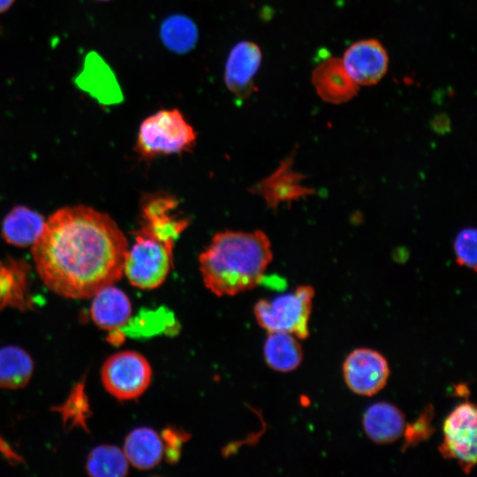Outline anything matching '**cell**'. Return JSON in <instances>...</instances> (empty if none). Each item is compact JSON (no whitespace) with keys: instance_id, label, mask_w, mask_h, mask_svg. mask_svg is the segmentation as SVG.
<instances>
[{"instance_id":"obj_1","label":"cell","mask_w":477,"mask_h":477,"mask_svg":"<svg viewBox=\"0 0 477 477\" xmlns=\"http://www.w3.org/2000/svg\"><path fill=\"white\" fill-rule=\"evenodd\" d=\"M128 242L107 214L84 205L62 208L32 245L46 286L69 299L91 298L123 275Z\"/></svg>"},{"instance_id":"obj_2","label":"cell","mask_w":477,"mask_h":477,"mask_svg":"<svg viewBox=\"0 0 477 477\" xmlns=\"http://www.w3.org/2000/svg\"><path fill=\"white\" fill-rule=\"evenodd\" d=\"M271 260L263 231H225L213 237L199 263L205 286L217 296H231L256 286Z\"/></svg>"},{"instance_id":"obj_3","label":"cell","mask_w":477,"mask_h":477,"mask_svg":"<svg viewBox=\"0 0 477 477\" xmlns=\"http://www.w3.org/2000/svg\"><path fill=\"white\" fill-rule=\"evenodd\" d=\"M197 133L178 109H163L147 117L139 127L136 150L145 158L190 150Z\"/></svg>"},{"instance_id":"obj_4","label":"cell","mask_w":477,"mask_h":477,"mask_svg":"<svg viewBox=\"0 0 477 477\" xmlns=\"http://www.w3.org/2000/svg\"><path fill=\"white\" fill-rule=\"evenodd\" d=\"M135 240L128 248L123 273L134 287L152 290L167 278L173 264V248L156 238L138 229Z\"/></svg>"},{"instance_id":"obj_5","label":"cell","mask_w":477,"mask_h":477,"mask_svg":"<svg viewBox=\"0 0 477 477\" xmlns=\"http://www.w3.org/2000/svg\"><path fill=\"white\" fill-rule=\"evenodd\" d=\"M314 295V289L305 285L271 299H261L254 307L256 321L269 332H287L304 339L309 335Z\"/></svg>"},{"instance_id":"obj_6","label":"cell","mask_w":477,"mask_h":477,"mask_svg":"<svg viewBox=\"0 0 477 477\" xmlns=\"http://www.w3.org/2000/svg\"><path fill=\"white\" fill-rule=\"evenodd\" d=\"M443 440L439 446L443 458L456 460L469 474L477 458V412L473 404L457 406L443 422Z\"/></svg>"},{"instance_id":"obj_7","label":"cell","mask_w":477,"mask_h":477,"mask_svg":"<svg viewBox=\"0 0 477 477\" xmlns=\"http://www.w3.org/2000/svg\"><path fill=\"white\" fill-rule=\"evenodd\" d=\"M101 374L104 388L120 400L139 398L148 388L152 379L149 362L133 351L111 355L104 362Z\"/></svg>"},{"instance_id":"obj_8","label":"cell","mask_w":477,"mask_h":477,"mask_svg":"<svg viewBox=\"0 0 477 477\" xmlns=\"http://www.w3.org/2000/svg\"><path fill=\"white\" fill-rule=\"evenodd\" d=\"M344 379L354 393L370 397L387 383L390 367L386 359L371 349H356L343 364Z\"/></svg>"},{"instance_id":"obj_9","label":"cell","mask_w":477,"mask_h":477,"mask_svg":"<svg viewBox=\"0 0 477 477\" xmlns=\"http://www.w3.org/2000/svg\"><path fill=\"white\" fill-rule=\"evenodd\" d=\"M262 62V52L255 42L244 40L230 50L223 70V81L228 90L246 99L254 91L255 78Z\"/></svg>"},{"instance_id":"obj_10","label":"cell","mask_w":477,"mask_h":477,"mask_svg":"<svg viewBox=\"0 0 477 477\" xmlns=\"http://www.w3.org/2000/svg\"><path fill=\"white\" fill-rule=\"evenodd\" d=\"M344 69L358 86L377 84L386 74L389 56L375 39H364L350 45L341 59Z\"/></svg>"},{"instance_id":"obj_11","label":"cell","mask_w":477,"mask_h":477,"mask_svg":"<svg viewBox=\"0 0 477 477\" xmlns=\"http://www.w3.org/2000/svg\"><path fill=\"white\" fill-rule=\"evenodd\" d=\"M178 201L168 194H151L142 201L140 230L174 246L175 241L188 226L186 218H178L172 211Z\"/></svg>"},{"instance_id":"obj_12","label":"cell","mask_w":477,"mask_h":477,"mask_svg":"<svg viewBox=\"0 0 477 477\" xmlns=\"http://www.w3.org/2000/svg\"><path fill=\"white\" fill-rule=\"evenodd\" d=\"M311 80L317 95L324 102L334 104L352 100L360 87L338 57H329L319 64L312 72Z\"/></svg>"},{"instance_id":"obj_13","label":"cell","mask_w":477,"mask_h":477,"mask_svg":"<svg viewBox=\"0 0 477 477\" xmlns=\"http://www.w3.org/2000/svg\"><path fill=\"white\" fill-rule=\"evenodd\" d=\"M91 298V317L99 328L116 330L123 328L130 320V299L113 284L100 289Z\"/></svg>"},{"instance_id":"obj_14","label":"cell","mask_w":477,"mask_h":477,"mask_svg":"<svg viewBox=\"0 0 477 477\" xmlns=\"http://www.w3.org/2000/svg\"><path fill=\"white\" fill-rule=\"evenodd\" d=\"M292 158H287L266 179L254 186L253 191L261 195L267 204L276 208L282 202L298 200L309 193L300 185V175L292 169Z\"/></svg>"},{"instance_id":"obj_15","label":"cell","mask_w":477,"mask_h":477,"mask_svg":"<svg viewBox=\"0 0 477 477\" xmlns=\"http://www.w3.org/2000/svg\"><path fill=\"white\" fill-rule=\"evenodd\" d=\"M363 428L373 442L387 444L396 442L403 435L405 420L398 407L380 402L370 405L365 412Z\"/></svg>"},{"instance_id":"obj_16","label":"cell","mask_w":477,"mask_h":477,"mask_svg":"<svg viewBox=\"0 0 477 477\" xmlns=\"http://www.w3.org/2000/svg\"><path fill=\"white\" fill-rule=\"evenodd\" d=\"M123 451L128 462L134 467L148 470L162 460L164 452L163 440L150 428H138L125 437Z\"/></svg>"},{"instance_id":"obj_17","label":"cell","mask_w":477,"mask_h":477,"mask_svg":"<svg viewBox=\"0 0 477 477\" xmlns=\"http://www.w3.org/2000/svg\"><path fill=\"white\" fill-rule=\"evenodd\" d=\"M298 337L287 332H269L264 343V359L278 372L295 370L302 361L303 351Z\"/></svg>"},{"instance_id":"obj_18","label":"cell","mask_w":477,"mask_h":477,"mask_svg":"<svg viewBox=\"0 0 477 477\" xmlns=\"http://www.w3.org/2000/svg\"><path fill=\"white\" fill-rule=\"evenodd\" d=\"M45 221L43 217L26 207L14 208L4 218L3 236L14 246L33 245L41 234Z\"/></svg>"},{"instance_id":"obj_19","label":"cell","mask_w":477,"mask_h":477,"mask_svg":"<svg viewBox=\"0 0 477 477\" xmlns=\"http://www.w3.org/2000/svg\"><path fill=\"white\" fill-rule=\"evenodd\" d=\"M33 370V360L23 349L13 345L0 349V388L15 390L26 386Z\"/></svg>"},{"instance_id":"obj_20","label":"cell","mask_w":477,"mask_h":477,"mask_svg":"<svg viewBox=\"0 0 477 477\" xmlns=\"http://www.w3.org/2000/svg\"><path fill=\"white\" fill-rule=\"evenodd\" d=\"M160 38L164 46L178 54L192 50L198 41V28L194 21L183 14L167 17L160 26Z\"/></svg>"},{"instance_id":"obj_21","label":"cell","mask_w":477,"mask_h":477,"mask_svg":"<svg viewBox=\"0 0 477 477\" xmlns=\"http://www.w3.org/2000/svg\"><path fill=\"white\" fill-rule=\"evenodd\" d=\"M129 462L123 451L114 445L103 444L88 454L86 470L95 477H122L128 473Z\"/></svg>"},{"instance_id":"obj_22","label":"cell","mask_w":477,"mask_h":477,"mask_svg":"<svg viewBox=\"0 0 477 477\" xmlns=\"http://www.w3.org/2000/svg\"><path fill=\"white\" fill-rule=\"evenodd\" d=\"M26 297L21 274L0 266V309L7 306L26 308L29 306Z\"/></svg>"},{"instance_id":"obj_23","label":"cell","mask_w":477,"mask_h":477,"mask_svg":"<svg viewBox=\"0 0 477 477\" xmlns=\"http://www.w3.org/2000/svg\"><path fill=\"white\" fill-rule=\"evenodd\" d=\"M59 412L67 425L86 428V420L89 413V405L82 382L73 388L67 400L59 408Z\"/></svg>"},{"instance_id":"obj_24","label":"cell","mask_w":477,"mask_h":477,"mask_svg":"<svg viewBox=\"0 0 477 477\" xmlns=\"http://www.w3.org/2000/svg\"><path fill=\"white\" fill-rule=\"evenodd\" d=\"M434 414V407L432 405H428L422 411V413L413 422L405 425L403 433V451L411 447H414L431 437L435 432V428L432 425Z\"/></svg>"},{"instance_id":"obj_25","label":"cell","mask_w":477,"mask_h":477,"mask_svg":"<svg viewBox=\"0 0 477 477\" xmlns=\"http://www.w3.org/2000/svg\"><path fill=\"white\" fill-rule=\"evenodd\" d=\"M477 233L474 228H465L456 236L453 250L457 262L468 269H476Z\"/></svg>"},{"instance_id":"obj_26","label":"cell","mask_w":477,"mask_h":477,"mask_svg":"<svg viewBox=\"0 0 477 477\" xmlns=\"http://www.w3.org/2000/svg\"><path fill=\"white\" fill-rule=\"evenodd\" d=\"M13 3L14 0H0V13L8 11Z\"/></svg>"},{"instance_id":"obj_27","label":"cell","mask_w":477,"mask_h":477,"mask_svg":"<svg viewBox=\"0 0 477 477\" xmlns=\"http://www.w3.org/2000/svg\"><path fill=\"white\" fill-rule=\"evenodd\" d=\"M95 1H98V2H109V1H111V0H95Z\"/></svg>"}]
</instances>
